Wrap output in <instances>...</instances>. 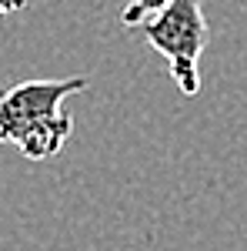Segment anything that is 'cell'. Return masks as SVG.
Wrapping results in <instances>:
<instances>
[{"label":"cell","mask_w":247,"mask_h":251,"mask_svg":"<svg viewBox=\"0 0 247 251\" xmlns=\"http://www.w3.org/2000/svg\"><path fill=\"white\" fill-rule=\"evenodd\" d=\"M84 77H40L0 87V144H14L27 161H50L74 134L67 97L87 91Z\"/></svg>","instance_id":"6da1fadb"},{"label":"cell","mask_w":247,"mask_h":251,"mask_svg":"<svg viewBox=\"0 0 247 251\" xmlns=\"http://www.w3.org/2000/svg\"><path fill=\"white\" fill-rule=\"evenodd\" d=\"M140 34L167 60L171 80L184 97L201 94V54L207 47L210 27L201 0H171L164 10L140 24Z\"/></svg>","instance_id":"7a4b0ae2"},{"label":"cell","mask_w":247,"mask_h":251,"mask_svg":"<svg viewBox=\"0 0 247 251\" xmlns=\"http://www.w3.org/2000/svg\"><path fill=\"white\" fill-rule=\"evenodd\" d=\"M171 0H131L124 10H120V24L124 27H140L147 17H154L157 10H164Z\"/></svg>","instance_id":"3957f363"},{"label":"cell","mask_w":247,"mask_h":251,"mask_svg":"<svg viewBox=\"0 0 247 251\" xmlns=\"http://www.w3.org/2000/svg\"><path fill=\"white\" fill-rule=\"evenodd\" d=\"M27 7V0H0V20L3 17H14V14H20Z\"/></svg>","instance_id":"277c9868"}]
</instances>
